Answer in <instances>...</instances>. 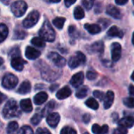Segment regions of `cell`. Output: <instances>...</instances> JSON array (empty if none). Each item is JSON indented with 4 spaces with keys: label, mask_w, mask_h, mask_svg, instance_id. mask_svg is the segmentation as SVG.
<instances>
[{
    "label": "cell",
    "mask_w": 134,
    "mask_h": 134,
    "mask_svg": "<svg viewBox=\"0 0 134 134\" xmlns=\"http://www.w3.org/2000/svg\"><path fill=\"white\" fill-rule=\"evenodd\" d=\"M20 115V111L15 100H9L6 102L4 108L2 110V116L5 119H9L13 118H16Z\"/></svg>",
    "instance_id": "obj_1"
},
{
    "label": "cell",
    "mask_w": 134,
    "mask_h": 134,
    "mask_svg": "<svg viewBox=\"0 0 134 134\" xmlns=\"http://www.w3.org/2000/svg\"><path fill=\"white\" fill-rule=\"evenodd\" d=\"M39 37L42 39L44 41L47 42H53L56 37L55 31L51 26L49 21L46 20L42 24L39 32H38Z\"/></svg>",
    "instance_id": "obj_2"
},
{
    "label": "cell",
    "mask_w": 134,
    "mask_h": 134,
    "mask_svg": "<svg viewBox=\"0 0 134 134\" xmlns=\"http://www.w3.org/2000/svg\"><path fill=\"white\" fill-rule=\"evenodd\" d=\"M27 9V5L23 0H17L11 5V11L16 17H22Z\"/></svg>",
    "instance_id": "obj_3"
},
{
    "label": "cell",
    "mask_w": 134,
    "mask_h": 134,
    "mask_svg": "<svg viewBox=\"0 0 134 134\" xmlns=\"http://www.w3.org/2000/svg\"><path fill=\"white\" fill-rule=\"evenodd\" d=\"M39 17H40L39 12L37 11V10H33L24 20V21H23V26L25 28H30L35 26L38 23V21L39 20Z\"/></svg>",
    "instance_id": "obj_4"
},
{
    "label": "cell",
    "mask_w": 134,
    "mask_h": 134,
    "mask_svg": "<svg viewBox=\"0 0 134 134\" xmlns=\"http://www.w3.org/2000/svg\"><path fill=\"white\" fill-rule=\"evenodd\" d=\"M86 61V56L83 53L80 51H77L75 55L71 56L68 61V66L71 69H75L81 66L82 64H84Z\"/></svg>",
    "instance_id": "obj_5"
},
{
    "label": "cell",
    "mask_w": 134,
    "mask_h": 134,
    "mask_svg": "<svg viewBox=\"0 0 134 134\" xmlns=\"http://www.w3.org/2000/svg\"><path fill=\"white\" fill-rule=\"evenodd\" d=\"M18 84V79L17 77L12 74V73H7L5 74L2 81V85L3 88L6 89H13Z\"/></svg>",
    "instance_id": "obj_6"
},
{
    "label": "cell",
    "mask_w": 134,
    "mask_h": 134,
    "mask_svg": "<svg viewBox=\"0 0 134 134\" xmlns=\"http://www.w3.org/2000/svg\"><path fill=\"white\" fill-rule=\"evenodd\" d=\"M48 58L57 67L59 68H62L65 66L66 64V60L64 58H63L61 55H60L59 54L56 53V52H51L48 54Z\"/></svg>",
    "instance_id": "obj_7"
},
{
    "label": "cell",
    "mask_w": 134,
    "mask_h": 134,
    "mask_svg": "<svg viewBox=\"0 0 134 134\" xmlns=\"http://www.w3.org/2000/svg\"><path fill=\"white\" fill-rule=\"evenodd\" d=\"M111 58L114 62H117L120 59L122 55V47L119 43H113L111 46Z\"/></svg>",
    "instance_id": "obj_8"
},
{
    "label": "cell",
    "mask_w": 134,
    "mask_h": 134,
    "mask_svg": "<svg viewBox=\"0 0 134 134\" xmlns=\"http://www.w3.org/2000/svg\"><path fill=\"white\" fill-rule=\"evenodd\" d=\"M83 81H84V73L82 72H79L75 75H73V77L70 81V83L74 88H79L82 85Z\"/></svg>",
    "instance_id": "obj_9"
},
{
    "label": "cell",
    "mask_w": 134,
    "mask_h": 134,
    "mask_svg": "<svg viewBox=\"0 0 134 134\" xmlns=\"http://www.w3.org/2000/svg\"><path fill=\"white\" fill-rule=\"evenodd\" d=\"M26 63H27L26 61L24 60L20 57H15V58H13L11 60V66L16 71H22L24 66V64Z\"/></svg>",
    "instance_id": "obj_10"
},
{
    "label": "cell",
    "mask_w": 134,
    "mask_h": 134,
    "mask_svg": "<svg viewBox=\"0 0 134 134\" xmlns=\"http://www.w3.org/2000/svg\"><path fill=\"white\" fill-rule=\"evenodd\" d=\"M41 55V52L32 47H27L25 50V56L30 60H35Z\"/></svg>",
    "instance_id": "obj_11"
},
{
    "label": "cell",
    "mask_w": 134,
    "mask_h": 134,
    "mask_svg": "<svg viewBox=\"0 0 134 134\" xmlns=\"http://www.w3.org/2000/svg\"><path fill=\"white\" fill-rule=\"evenodd\" d=\"M42 76L43 79H46V81H53L57 79L59 75L53 70L48 68V69H44L43 70H42Z\"/></svg>",
    "instance_id": "obj_12"
},
{
    "label": "cell",
    "mask_w": 134,
    "mask_h": 134,
    "mask_svg": "<svg viewBox=\"0 0 134 134\" xmlns=\"http://www.w3.org/2000/svg\"><path fill=\"white\" fill-rule=\"evenodd\" d=\"M60 119V116L58 113H51L47 116L46 122L50 127L55 128L58 125Z\"/></svg>",
    "instance_id": "obj_13"
},
{
    "label": "cell",
    "mask_w": 134,
    "mask_h": 134,
    "mask_svg": "<svg viewBox=\"0 0 134 134\" xmlns=\"http://www.w3.org/2000/svg\"><path fill=\"white\" fill-rule=\"evenodd\" d=\"M119 126L126 129H130L134 126V118L132 116H126L120 119L118 122Z\"/></svg>",
    "instance_id": "obj_14"
},
{
    "label": "cell",
    "mask_w": 134,
    "mask_h": 134,
    "mask_svg": "<svg viewBox=\"0 0 134 134\" xmlns=\"http://www.w3.org/2000/svg\"><path fill=\"white\" fill-rule=\"evenodd\" d=\"M106 13L110 15L111 17L115 18V19H120L121 17H122V14L119 11V9L115 7V6L113 5H108L107 6V9H106Z\"/></svg>",
    "instance_id": "obj_15"
},
{
    "label": "cell",
    "mask_w": 134,
    "mask_h": 134,
    "mask_svg": "<svg viewBox=\"0 0 134 134\" xmlns=\"http://www.w3.org/2000/svg\"><path fill=\"white\" fill-rule=\"evenodd\" d=\"M114 99H115V94L112 91H108L104 97V107L105 109H109L114 102Z\"/></svg>",
    "instance_id": "obj_16"
},
{
    "label": "cell",
    "mask_w": 134,
    "mask_h": 134,
    "mask_svg": "<svg viewBox=\"0 0 134 134\" xmlns=\"http://www.w3.org/2000/svg\"><path fill=\"white\" fill-rule=\"evenodd\" d=\"M71 95V90L68 86H64L57 92V98L58 100H64Z\"/></svg>",
    "instance_id": "obj_17"
},
{
    "label": "cell",
    "mask_w": 134,
    "mask_h": 134,
    "mask_svg": "<svg viewBox=\"0 0 134 134\" xmlns=\"http://www.w3.org/2000/svg\"><path fill=\"white\" fill-rule=\"evenodd\" d=\"M48 100V95L45 92H40L34 97V103L36 105H42Z\"/></svg>",
    "instance_id": "obj_18"
},
{
    "label": "cell",
    "mask_w": 134,
    "mask_h": 134,
    "mask_svg": "<svg viewBox=\"0 0 134 134\" xmlns=\"http://www.w3.org/2000/svg\"><path fill=\"white\" fill-rule=\"evenodd\" d=\"M20 107L21 108V110L26 113H29L31 112V111L33 110L32 107V103L30 99H24L22 100L20 103Z\"/></svg>",
    "instance_id": "obj_19"
},
{
    "label": "cell",
    "mask_w": 134,
    "mask_h": 134,
    "mask_svg": "<svg viewBox=\"0 0 134 134\" xmlns=\"http://www.w3.org/2000/svg\"><path fill=\"white\" fill-rule=\"evenodd\" d=\"M31 83L28 81H24L21 83V85H20L17 92L20 94H27L31 92Z\"/></svg>",
    "instance_id": "obj_20"
},
{
    "label": "cell",
    "mask_w": 134,
    "mask_h": 134,
    "mask_svg": "<svg viewBox=\"0 0 134 134\" xmlns=\"http://www.w3.org/2000/svg\"><path fill=\"white\" fill-rule=\"evenodd\" d=\"M92 132L94 134H106L108 132V126L107 125L100 126L97 124H94L92 126Z\"/></svg>",
    "instance_id": "obj_21"
},
{
    "label": "cell",
    "mask_w": 134,
    "mask_h": 134,
    "mask_svg": "<svg viewBox=\"0 0 134 134\" xmlns=\"http://www.w3.org/2000/svg\"><path fill=\"white\" fill-rule=\"evenodd\" d=\"M84 27L92 35L97 34V33H99L101 31L100 27L98 24H86L84 25Z\"/></svg>",
    "instance_id": "obj_22"
},
{
    "label": "cell",
    "mask_w": 134,
    "mask_h": 134,
    "mask_svg": "<svg viewBox=\"0 0 134 134\" xmlns=\"http://www.w3.org/2000/svg\"><path fill=\"white\" fill-rule=\"evenodd\" d=\"M108 35L111 37H119L122 38L123 36L122 32L117 27V26H112L109 28L108 31Z\"/></svg>",
    "instance_id": "obj_23"
},
{
    "label": "cell",
    "mask_w": 134,
    "mask_h": 134,
    "mask_svg": "<svg viewBox=\"0 0 134 134\" xmlns=\"http://www.w3.org/2000/svg\"><path fill=\"white\" fill-rule=\"evenodd\" d=\"M104 49V45L102 41L95 42L94 43H93L90 46V50L93 53H100V54H101V53H103Z\"/></svg>",
    "instance_id": "obj_24"
},
{
    "label": "cell",
    "mask_w": 134,
    "mask_h": 134,
    "mask_svg": "<svg viewBox=\"0 0 134 134\" xmlns=\"http://www.w3.org/2000/svg\"><path fill=\"white\" fill-rule=\"evenodd\" d=\"M9 34V29L5 24H0V43L3 42Z\"/></svg>",
    "instance_id": "obj_25"
},
{
    "label": "cell",
    "mask_w": 134,
    "mask_h": 134,
    "mask_svg": "<svg viewBox=\"0 0 134 134\" xmlns=\"http://www.w3.org/2000/svg\"><path fill=\"white\" fill-rule=\"evenodd\" d=\"M54 107H55V103H54V101H51V102H49V103H47L46 106V107L42 110V111H41L42 117H45V116L47 115H49L50 114V111L53 110Z\"/></svg>",
    "instance_id": "obj_26"
},
{
    "label": "cell",
    "mask_w": 134,
    "mask_h": 134,
    "mask_svg": "<svg viewBox=\"0 0 134 134\" xmlns=\"http://www.w3.org/2000/svg\"><path fill=\"white\" fill-rule=\"evenodd\" d=\"M18 128L19 126L16 122H10L7 126L6 132L8 134H15V133L17 131Z\"/></svg>",
    "instance_id": "obj_27"
},
{
    "label": "cell",
    "mask_w": 134,
    "mask_h": 134,
    "mask_svg": "<svg viewBox=\"0 0 134 134\" xmlns=\"http://www.w3.org/2000/svg\"><path fill=\"white\" fill-rule=\"evenodd\" d=\"M74 16L75 18L77 20H81L85 17V13L83 9L81 6H76L74 10Z\"/></svg>",
    "instance_id": "obj_28"
},
{
    "label": "cell",
    "mask_w": 134,
    "mask_h": 134,
    "mask_svg": "<svg viewBox=\"0 0 134 134\" xmlns=\"http://www.w3.org/2000/svg\"><path fill=\"white\" fill-rule=\"evenodd\" d=\"M87 93H88V88L86 86H83L79 88V90L75 93V96L78 99H83L87 96Z\"/></svg>",
    "instance_id": "obj_29"
},
{
    "label": "cell",
    "mask_w": 134,
    "mask_h": 134,
    "mask_svg": "<svg viewBox=\"0 0 134 134\" xmlns=\"http://www.w3.org/2000/svg\"><path fill=\"white\" fill-rule=\"evenodd\" d=\"M86 105L88 107H90V108H91V109H93V110H97L98 107H99V104H98L97 101L95 99H93V98H90V99H88V100L86 101Z\"/></svg>",
    "instance_id": "obj_30"
},
{
    "label": "cell",
    "mask_w": 134,
    "mask_h": 134,
    "mask_svg": "<svg viewBox=\"0 0 134 134\" xmlns=\"http://www.w3.org/2000/svg\"><path fill=\"white\" fill-rule=\"evenodd\" d=\"M66 19L64 17H57L55 19H53V24L58 28V29H62Z\"/></svg>",
    "instance_id": "obj_31"
},
{
    "label": "cell",
    "mask_w": 134,
    "mask_h": 134,
    "mask_svg": "<svg viewBox=\"0 0 134 134\" xmlns=\"http://www.w3.org/2000/svg\"><path fill=\"white\" fill-rule=\"evenodd\" d=\"M31 43L33 45H35V46H36V47H44L45 45H46L45 41H44L42 39H41L40 37H34V38L31 39Z\"/></svg>",
    "instance_id": "obj_32"
},
{
    "label": "cell",
    "mask_w": 134,
    "mask_h": 134,
    "mask_svg": "<svg viewBox=\"0 0 134 134\" xmlns=\"http://www.w3.org/2000/svg\"><path fill=\"white\" fill-rule=\"evenodd\" d=\"M43 117H42V113L40 112V113H36L32 118H31V122L33 124V125H35V126H36V125H38V124H39V122H41V120H42V118Z\"/></svg>",
    "instance_id": "obj_33"
},
{
    "label": "cell",
    "mask_w": 134,
    "mask_h": 134,
    "mask_svg": "<svg viewBox=\"0 0 134 134\" xmlns=\"http://www.w3.org/2000/svg\"><path fill=\"white\" fill-rule=\"evenodd\" d=\"M17 134H34V132H33V130L30 126H24L19 130Z\"/></svg>",
    "instance_id": "obj_34"
},
{
    "label": "cell",
    "mask_w": 134,
    "mask_h": 134,
    "mask_svg": "<svg viewBox=\"0 0 134 134\" xmlns=\"http://www.w3.org/2000/svg\"><path fill=\"white\" fill-rule=\"evenodd\" d=\"M123 103L125 106L130 108L134 107V98L133 97H127L123 100Z\"/></svg>",
    "instance_id": "obj_35"
},
{
    "label": "cell",
    "mask_w": 134,
    "mask_h": 134,
    "mask_svg": "<svg viewBox=\"0 0 134 134\" xmlns=\"http://www.w3.org/2000/svg\"><path fill=\"white\" fill-rule=\"evenodd\" d=\"M27 33L22 30H16L15 31V33H14V36L13 38L15 39H23L25 36H26Z\"/></svg>",
    "instance_id": "obj_36"
},
{
    "label": "cell",
    "mask_w": 134,
    "mask_h": 134,
    "mask_svg": "<svg viewBox=\"0 0 134 134\" xmlns=\"http://www.w3.org/2000/svg\"><path fill=\"white\" fill-rule=\"evenodd\" d=\"M60 134H77V132L73 128L69 127V126H66L61 130Z\"/></svg>",
    "instance_id": "obj_37"
},
{
    "label": "cell",
    "mask_w": 134,
    "mask_h": 134,
    "mask_svg": "<svg viewBox=\"0 0 134 134\" xmlns=\"http://www.w3.org/2000/svg\"><path fill=\"white\" fill-rule=\"evenodd\" d=\"M82 2L86 9H90L94 4V0H82Z\"/></svg>",
    "instance_id": "obj_38"
},
{
    "label": "cell",
    "mask_w": 134,
    "mask_h": 134,
    "mask_svg": "<svg viewBox=\"0 0 134 134\" xmlns=\"http://www.w3.org/2000/svg\"><path fill=\"white\" fill-rule=\"evenodd\" d=\"M93 96H94L96 98L99 99L100 101H104V97H105V94H104L103 92H100V91H98V90L93 92Z\"/></svg>",
    "instance_id": "obj_39"
},
{
    "label": "cell",
    "mask_w": 134,
    "mask_h": 134,
    "mask_svg": "<svg viewBox=\"0 0 134 134\" xmlns=\"http://www.w3.org/2000/svg\"><path fill=\"white\" fill-rule=\"evenodd\" d=\"M97 73L95 71H93V70H90V71H88L87 73H86V77H87V79H89V80H90V81L95 80V79L97 78Z\"/></svg>",
    "instance_id": "obj_40"
},
{
    "label": "cell",
    "mask_w": 134,
    "mask_h": 134,
    "mask_svg": "<svg viewBox=\"0 0 134 134\" xmlns=\"http://www.w3.org/2000/svg\"><path fill=\"white\" fill-rule=\"evenodd\" d=\"M113 134H127V129L119 126L114 130Z\"/></svg>",
    "instance_id": "obj_41"
},
{
    "label": "cell",
    "mask_w": 134,
    "mask_h": 134,
    "mask_svg": "<svg viewBox=\"0 0 134 134\" xmlns=\"http://www.w3.org/2000/svg\"><path fill=\"white\" fill-rule=\"evenodd\" d=\"M9 55H10V56H12V55H13V58L19 57V55H20V50H19L17 47L13 48V49L11 51V52L9 53Z\"/></svg>",
    "instance_id": "obj_42"
},
{
    "label": "cell",
    "mask_w": 134,
    "mask_h": 134,
    "mask_svg": "<svg viewBox=\"0 0 134 134\" xmlns=\"http://www.w3.org/2000/svg\"><path fill=\"white\" fill-rule=\"evenodd\" d=\"M35 134H51L50 132L46 129V128H38L37 130H36V133Z\"/></svg>",
    "instance_id": "obj_43"
},
{
    "label": "cell",
    "mask_w": 134,
    "mask_h": 134,
    "mask_svg": "<svg viewBox=\"0 0 134 134\" xmlns=\"http://www.w3.org/2000/svg\"><path fill=\"white\" fill-rule=\"evenodd\" d=\"M68 32H69V34H70L71 36H73L75 35V32H76V28H75V26H73V25L70 26V27H69V28H68Z\"/></svg>",
    "instance_id": "obj_44"
},
{
    "label": "cell",
    "mask_w": 134,
    "mask_h": 134,
    "mask_svg": "<svg viewBox=\"0 0 134 134\" xmlns=\"http://www.w3.org/2000/svg\"><path fill=\"white\" fill-rule=\"evenodd\" d=\"M75 2H76V0H64L65 6H66L67 7H70L71 5L74 4Z\"/></svg>",
    "instance_id": "obj_45"
},
{
    "label": "cell",
    "mask_w": 134,
    "mask_h": 134,
    "mask_svg": "<svg viewBox=\"0 0 134 134\" xmlns=\"http://www.w3.org/2000/svg\"><path fill=\"white\" fill-rule=\"evenodd\" d=\"M82 119H83V122L85 123H89L90 120V115L89 114H86L83 117H82Z\"/></svg>",
    "instance_id": "obj_46"
},
{
    "label": "cell",
    "mask_w": 134,
    "mask_h": 134,
    "mask_svg": "<svg viewBox=\"0 0 134 134\" xmlns=\"http://www.w3.org/2000/svg\"><path fill=\"white\" fill-rule=\"evenodd\" d=\"M115 1L116 4L120 5V6H122V5H125V4H126V3H127V2H128V0H115Z\"/></svg>",
    "instance_id": "obj_47"
},
{
    "label": "cell",
    "mask_w": 134,
    "mask_h": 134,
    "mask_svg": "<svg viewBox=\"0 0 134 134\" xmlns=\"http://www.w3.org/2000/svg\"><path fill=\"white\" fill-rule=\"evenodd\" d=\"M129 92H130V95L134 96V85H130V87H129Z\"/></svg>",
    "instance_id": "obj_48"
},
{
    "label": "cell",
    "mask_w": 134,
    "mask_h": 134,
    "mask_svg": "<svg viewBox=\"0 0 134 134\" xmlns=\"http://www.w3.org/2000/svg\"><path fill=\"white\" fill-rule=\"evenodd\" d=\"M5 99H6V96H5L2 92H0V104H1Z\"/></svg>",
    "instance_id": "obj_49"
},
{
    "label": "cell",
    "mask_w": 134,
    "mask_h": 134,
    "mask_svg": "<svg viewBox=\"0 0 134 134\" xmlns=\"http://www.w3.org/2000/svg\"><path fill=\"white\" fill-rule=\"evenodd\" d=\"M58 86H59L58 85H52V86L49 88V90H50L51 92H53L57 88H58Z\"/></svg>",
    "instance_id": "obj_50"
},
{
    "label": "cell",
    "mask_w": 134,
    "mask_h": 134,
    "mask_svg": "<svg viewBox=\"0 0 134 134\" xmlns=\"http://www.w3.org/2000/svg\"><path fill=\"white\" fill-rule=\"evenodd\" d=\"M0 1H1L4 5H9L11 0H0Z\"/></svg>",
    "instance_id": "obj_51"
},
{
    "label": "cell",
    "mask_w": 134,
    "mask_h": 134,
    "mask_svg": "<svg viewBox=\"0 0 134 134\" xmlns=\"http://www.w3.org/2000/svg\"><path fill=\"white\" fill-rule=\"evenodd\" d=\"M51 2H53V3H57V2H60V0H49Z\"/></svg>",
    "instance_id": "obj_52"
},
{
    "label": "cell",
    "mask_w": 134,
    "mask_h": 134,
    "mask_svg": "<svg viewBox=\"0 0 134 134\" xmlns=\"http://www.w3.org/2000/svg\"><path fill=\"white\" fill-rule=\"evenodd\" d=\"M3 63H4V60H3V58H0V66H1Z\"/></svg>",
    "instance_id": "obj_53"
},
{
    "label": "cell",
    "mask_w": 134,
    "mask_h": 134,
    "mask_svg": "<svg viewBox=\"0 0 134 134\" xmlns=\"http://www.w3.org/2000/svg\"><path fill=\"white\" fill-rule=\"evenodd\" d=\"M131 78H132V80L133 81H134V71H133V73H132V76H131Z\"/></svg>",
    "instance_id": "obj_54"
},
{
    "label": "cell",
    "mask_w": 134,
    "mask_h": 134,
    "mask_svg": "<svg viewBox=\"0 0 134 134\" xmlns=\"http://www.w3.org/2000/svg\"><path fill=\"white\" fill-rule=\"evenodd\" d=\"M132 42H133V44L134 45V32L133 34V38H132Z\"/></svg>",
    "instance_id": "obj_55"
},
{
    "label": "cell",
    "mask_w": 134,
    "mask_h": 134,
    "mask_svg": "<svg viewBox=\"0 0 134 134\" xmlns=\"http://www.w3.org/2000/svg\"><path fill=\"white\" fill-rule=\"evenodd\" d=\"M133 5H134V0H133Z\"/></svg>",
    "instance_id": "obj_56"
},
{
    "label": "cell",
    "mask_w": 134,
    "mask_h": 134,
    "mask_svg": "<svg viewBox=\"0 0 134 134\" xmlns=\"http://www.w3.org/2000/svg\"><path fill=\"white\" fill-rule=\"evenodd\" d=\"M84 134H89V133H84Z\"/></svg>",
    "instance_id": "obj_57"
}]
</instances>
